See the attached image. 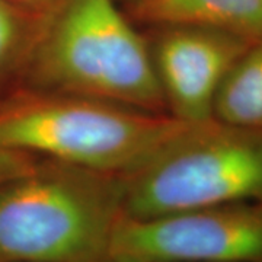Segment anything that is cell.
<instances>
[{
	"instance_id": "1",
	"label": "cell",
	"mask_w": 262,
	"mask_h": 262,
	"mask_svg": "<svg viewBox=\"0 0 262 262\" xmlns=\"http://www.w3.org/2000/svg\"><path fill=\"white\" fill-rule=\"evenodd\" d=\"M196 121L47 91L0 105V149L127 177Z\"/></svg>"
},
{
	"instance_id": "2",
	"label": "cell",
	"mask_w": 262,
	"mask_h": 262,
	"mask_svg": "<svg viewBox=\"0 0 262 262\" xmlns=\"http://www.w3.org/2000/svg\"><path fill=\"white\" fill-rule=\"evenodd\" d=\"M124 178L50 160L0 185V262H106Z\"/></svg>"
},
{
	"instance_id": "3",
	"label": "cell",
	"mask_w": 262,
	"mask_h": 262,
	"mask_svg": "<svg viewBox=\"0 0 262 262\" xmlns=\"http://www.w3.org/2000/svg\"><path fill=\"white\" fill-rule=\"evenodd\" d=\"M34 73L47 91L150 113L166 105L150 50L114 0H63L38 34Z\"/></svg>"
},
{
	"instance_id": "4",
	"label": "cell",
	"mask_w": 262,
	"mask_h": 262,
	"mask_svg": "<svg viewBox=\"0 0 262 262\" xmlns=\"http://www.w3.org/2000/svg\"><path fill=\"white\" fill-rule=\"evenodd\" d=\"M124 178L122 215L149 219L184 210L262 203V131L192 122Z\"/></svg>"
},
{
	"instance_id": "5",
	"label": "cell",
	"mask_w": 262,
	"mask_h": 262,
	"mask_svg": "<svg viewBox=\"0 0 262 262\" xmlns=\"http://www.w3.org/2000/svg\"><path fill=\"white\" fill-rule=\"evenodd\" d=\"M108 261L262 262V203L203 207L149 219L122 215Z\"/></svg>"
},
{
	"instance_id": "6",
	"label": "cell",
	"mask_w": 262,
	"mask_h": 262,
	"mask_svg": "<svg viewBox=\"0 0 262 262\" xmlns=\"http://www.w3.org/2000/svg\"><path fill=\"white\" fill-rule=\"evenodd\" d=\"M252 41L207 27H165L150 53L172 115L184 121L214 118L220 84Z\"/></svg>"
},
{
	"instance_id": "7",
	"label": "cell",
	"mask_w": 262,
	"mask_h": 262,
	"mask_svg": "<svg viewBox=\"0 0 262 262\" xmlns=\"http://www.w3.org/2000/svg\"><path fill=\"white\" fill-rule=\"evenodd\" d=\"M136 16L160 27L195 25L262 37V0H137Z\"/></svg>"
},
{
	"instance_id": "8",
	"label": "cell",
	"mask_w": 262,
	"mask_h": 262,
	"mask_svg": "<svg viewBox=\"0 0 262 262\" xmlns=\"http://www.w3.org/2000/svg\"><path fill=\"white\" fill-rule=\"evenodd\" d=\"M213 115L227 125L262 131V37L253 39L227 72Z\"/></svg>"
},
{
	"instance_id": "9",
	"label": "cell",
	"mask_w": 262,
	"mask_h": 262,
	"mask_svg": "<svg viewBox=\"0 0 262 262\" xmlns=\"http://www.w3.org/2000/svg\"><path fill=\"white\" fill-rule=\"evenodd\" d=\"M42 24L0 0V73L16 58Z\"/></svg>"
},
{
	"instance_id": "10",
	"label": "cell",
	"mask_w": 262,
	"mask_h": 262,
	"mask_svg": "<svg viewBox=\"0 0 262 262\" xmlns=\"http://www.w3.org/2000/svg\"><path fill=\"white\" fill-rule=\"evenodd\" d=\"M38 165L34 156L16 151L0 149V185L31 172Z\"/></svg>"
},
{
	"instance_id": "11",
	"label": "cell",
	"mask_w": 262,
	"mask_h": 262,
	"mask_svg": "<svg viewBox=\"0 0 262 262\" xmlns=\"http://www.w3.org/2000/svg\"><path fill=\"white\" fill-rule=\"evenodd\" d=\"M9 3L10 6L22 10L32 18L38 19L41 22H46L57 8L61 5L63 0H3Z\"/></svg>"
},
{
	"instance_id": "12",
	"label": "cell",
	"mask_w": 262,
	"mask_h": 262,
	"mask_svg": "<svg viewBox=\"0 0 262 262\" xmlns=\"http://www.w3.org/2000/svg\"><path fill=\"white\" fill-rule=\"evenodd\" d=\"M106 262H114V261H106Z\"/></svg>"
}]
</instances>
